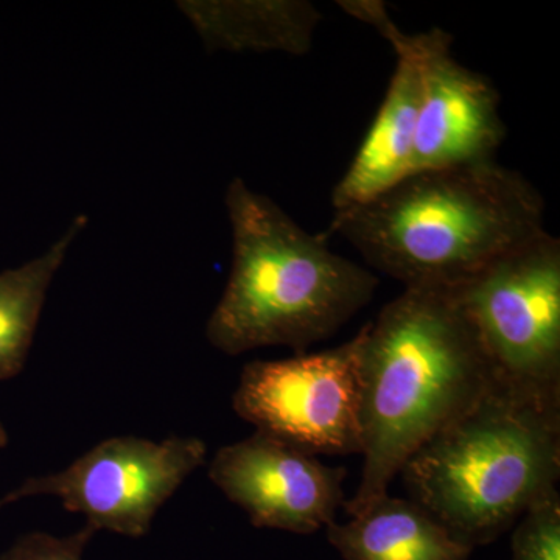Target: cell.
<instances>
[{"instance_id": "8992f818", "label": "cell", "mask_w": 560, "mask_h": 560, "mask_svg": "<svg viewBox=\"0 0 560 560\" xmlns=\"http://www.w3.org/2000/svg\"><path fill=\"white\" fill-rule=\"evenodd\" d=\"M361 348L363 327L338 348L249 361L232 408L259 433L312 455H361Z\"/></svg>"}, {"instance_id": "2e32d148", "label": "cell", "mask_w": 560, "mask_h": 560, "mask_svg": "<svg viewBox=\"0 0 560 560\" xmlns=\"http://www.w3.org/2000/svg\"><path fill=\"white\" fill-rule=\"evenodd\" d=\"M7 441H9V438H7V431L3 429L2 423H0V448L5 447Z\"/></svg>"}, {"instance_id": "52a82bcc", "label": "cell", "mask_w": 560, "mask_h": 560, "mask_svg": "<svg viewBox=\"0 0 560 560\" xmlns=\"http://www.w3.org/2000/svg\"><path fill=\"white\" fill-rule=\"evenodd\" d=\"M206 456L208 445L198 438H109L65 470L28 478L0 499V510L31 497H58L65 510L83 514L95 530L138 539L165 501L205 466Z\"/></svg>"}, {"instance_id": "ba28073f", "label": "cell", "mask_w": 560, "mask_h": 560, "mask_svg": "<svg viewBox=\"0 0 560 560\" xmlns=\"http://www.w3.org/2000/svg\"><path fill=\"white\" fill-rule=\"evenodd\" d=\"M350 16L366 22L390 46L410 51L420 77V108L411 173L495 161L506 139L495 84L452 55L453 36L442 28L405 33L378 0H342Z\"/></svg>"}, {"instance_id": "9a60e30c", "label": "cell", "mask_w": 560, "mask_h": 560, "mask_svg": "<svg viewBox=\"0 0 560 560\" xmlns=\"http://www.w3.org/2000/svg\"><path fill=\"white\" fill-rule=\"evenodd\" d=\"M97 533L84 525L68 537L47 533H32L20 537L16 544L0 556V560H83V551Z\"/></svg>"}, {"instance_id": "6da1fadb", "label": "cell", "mask_w": 560, "mask_h": 560, "mask_svg": "<svg viewBox=\"0 0 560 560\" xmlns=\"http://www.w3.org/2000/svg\"><path fill=\"white\" fill-rule=\"evenodd\" d=\"M363 471L350 517L388 493L412 453L469 410L493 377L456 289L411 287L363 326Z\"/></svg>"}, {"instance_id": "7a4b0ae2", "label": "cell", "mask_w": 560, "mask_h": 560, "mask_svg": "<svg viewBox=\"0 0 560 560\" xmlns=\"http://www.w3.org/2000/svg\"><path fill=\"white\" fill-rule=\"evenodd\" d=\"M545 231V201L528 178L495 161L412 172L370 201L334 213L370 265L411 287L456 289Z\"/></svg>"}, {"instance_id": "3957f363", "label": "cell", "mask_w": 560, "mask_h": 560, "mask_svg": "<svg viewBox=\"0 0 560 560\" xmlns=\"http://www.w3.org/2000/svg\"><path fill=\"white\" fill-rule=\"evenodd\" d=\"M232 265L206 324L208 341L235 357L260 348L307 352L366 307L381 279L334 253L278 202L242 178L228 186Z\"/></svg>"}, {"instance_id": "5bb4252c", "label": "cell", "mask_w": 560, "mask_h": 560, "mask_svg": "<svg viewBox=\"0 0 560 560\" xmlns=\"http://www.w3.org/2000/svg\"><path fill=\"white\" fill-rule=\"evenodd\" d=\"M512 560H560V495L537 501L515 523Z\"/></svg>"}, {"instance_id": "5b68a950", "label": "cell", "mask_w": 560, "mask_h": 560, "mask_svg": "<svg viewBox=\"0 0 560 560\" xmlns=\"http://www.w3.org/2000/svg\"><path fill=\"white\" fill-rule=\"evenodd\" d=\"M493 382L560 408V241L545 230L456 287Z\"/></svg>"}, {"instance_id": "9c48e42d", "label": "cell", "mask_w": 560, "mask_h": 560, "mask_svg": "<svg viewBox=\"0 0 560 560\" xmlns=\"http://www.w3.org/2000/svg\"><path fill=\"white\" fill-rule=\"evenodd\" d=\"M209 478L256 528L313 534L345 506V469L259 431L221 447Z\"/></svg>"}, {"instance_id": "30bf717a", "label": "cell", "mask_w": 560, "mask_h": 560, "mask_svg": "<svg viewBox=\"0 0 560 560\" xmlns=\"http://www.w3.org/2000/svg\"><path fill=\"white\" fill-rule=\"evenodd\" d=\"M396 70L370 130L331 191L335 212L370 201L411 173L420 108V77L410 51L393 44Z\"/></svg>"}, {"instance_id": "7c38bea8", "label": "cell", "mask_w": 560, "mask_h": 560, "mask_svg": "<svg viewBox=\"0 0 560 560\" xmlns=\"http://www.w3.org/2000/svg\"><path fill=\"white\" fill-rule=\"evenodd\" d=\"M326 530L345 560H469L474 551L415 501L389 493Z\"/></svg>"}, {"instance_id": "4fadbf2b", "label": "cell", "mask_w": 560, "mask_h": 560, "mask_svg": "<svg viewBox=\"0 0 560 560\" xmlns=\"http://www.w3.org/2000/svg\"><path fill=\"white\" fill-rule=\"evenodd\" d=\"M88 221L80 213L40 256L0 272V382L24 370L47 291Z\"/></svg>"}, {"instance_id": "8fae6325", "label": "cell", "mask_w": 560, "mask_h": 560, "mask_svg": "<svg viewBox=\"0 0 560 560\" xmlns=\"http://www.w3.org/2000/svg\"><path fill=\"white\" fill-rule=\"evenodd\" d=\"M209 50L311 51L323 13L308 0L179 2Z\"/></svg>"}, {"instance_id": "277c9868", "label": "cell", "mask_w": 560, "mask_h": 560, "mask_svg": "<svg viewBox=\"0 0 560 560\" xmlns=\"http://www.w3.org/2000/svg\"><path fill=\"white\" fill-rule=\"evenodd\" d=\"M560 408L492 382L412 453L399 477L415 501L474 550L558 490Z\"/></svg>"}]
</instances>
